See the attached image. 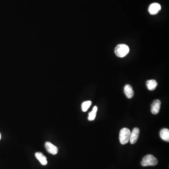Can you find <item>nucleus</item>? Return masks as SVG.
<instances>
[{
    "mask_svg": "<svg viewBox=\"0 0 169 169\" xmlns=\"http://www.w3.org/2000/svg\"><path fill=\"white\" fill-rule=\"evenodd\" d=\"M129 51V48L125 44H118L115 49V53L117 57L120 58L126 56L128 54Z\"/></svg>",
    "mask_w": 169,
    "mask_h": 169,
    "instance_id": "obj_1",
    "label": "nucleus"
},
{
    "mask_svg": "<svg viewBox=\"0 0 169 169\" xmlns=\"http://www.w3.org/2000/svg\"><path fill=\"white\" fill-rule=\"evenodd\" d=\"M158 164V160L152 155H148L144 157L141 162V164L143 167L156 166Z\"/></svg>",
    "mask_w": 169,
    "mask_h": 169,
    "instance_id": "obj_2",
    "label": "nucleus"
},
{
    "mask_svg": "<svg viewBox=\"0 0 169 169\" xmlns=\"http://www.w3.org/2000/svg\"><path fill=\"white\" fill-rule=\"evenodd\" d=\"M130 130L128 128H124L120 131L119 133V141L122 145L126 144L128 142L130 138Z\"/></svg>",
    "mask_w": 169,
    "mask_h": 169,
    "instance_id": "obj_3",
    "label": "nucleus"
},
{
    "mask_svg": "<svg viewBox=\"0 0 169 169\" xmlns=\"http://www.w3.org/2000/svg\"><path fill=\"white\" fill-rule=\"evenodd\" d=\"M45 148L49 153L55 155L58 153V148L50 142H46L45 144Z\"/></svg>",
    "mask_w": 169,
    "mask_h": 169,
    "instance_id": "obj_4",
    "label": "nucleus"
},
{
    "mask_svg": "<svg viewBox=\"0 0 169 169\" xmlns=\"http://www.w3.org/2000/svg\"><path fill=\"white\" fill-rule=\"evenodd\" d=\"M140 135V129L137 128H135L131 134L130 142L131 144H134L136 142Z\"/></svg>",
    "mask_w": 169,
    "mask_h": 169,
    "instance_id": "obj_5",
    "label": "nucleus"
},
{
    "mask_svg": "<svg viewBox=\"0 0 169 169\" xmlns=\"http://www.w3.org/2000/svg\"><path fill=\"white\" fill-rule=\"evenodd\" d=\"M161 101L159 100H156L153 102L151 104V111L152 114L156 115L159 113L161 107Z\"/></svg>",
    "mask_w": 169,
    "mask_h": 169,
    "instance_id": "obj_6",
    "label": "nucleus"
},
{
    "mask_svg": "<svg viewBox=\"0 0 169 169\" xmlns=\"http://www.w3.org/2000/svg\"><path fill=\"white\" fill-rule=\"evenodd\" d=\"M161 5L159 3H152L149 7V13L151 15L156 14L158 13V11L161 9Z\"/></svg>",
    "mask_w": 169,
    "mask_h": 169,
    "instance_id": "obj_7",
    "label": "nucleus"
},
{
    "mask_svg": "<svg viewBox=\"0 0 169 169\" xmlns=\"http://www.w3.org/2000/svg\"><path fill=\"white\" fill-rule=\"evenodd\" d=\"M124 92L126 97L129 99H131L134 96V90L132 89V87L130 84H126L124 86Z\"/></svg>",
    "mask_w": 169,
    "mask_h": 169,
    "instance_id": "obj_8",
    "label": "nucleus"
},
{
    "mask_svg": "<svg viewBox=\"0 0 169 169\" xmlns=\"http://www.w3.org/2000/svg\"><path fill=\"white\" fill-rule=\"evenodd\" d=\"M36 157L40 161L41 164L43 165H46L48 164L47 157L41 152H37L35 154Z\"/></svg>",
    "mask_w": 169,
    "mask_h": 169,
    "instance_id": "obj_9",
    "label": "nucleus"
},
{
    "mask_svg": "<svg viewBox=\"0 0 169 169\" xmlns=\"http://www.w3.org/2000/svg\"><path fill=\"white\" fill-rule=\"evenodd\" d=\"M160 135L162 140L165 142H169V130L168 129L164 128L161 130Z\"/></svg>",
    "mask_w": 169,
    "mask_h": 169,
    "instance_id": "obj_10",
    "label": "nucleus"
},
{
    "mask_svg": "<svg viewBox=\"0 0 169 169\" xmlns=\"http://www.w3.org/2000/svg\"><path fill=\"white\" fill-rule=\"evenodd\" d=\"M157 82L156 80H151L147 81L146 82L147 88L150 91H153L157 86Z\"/></svg>",
    "mask_w": 169,
    "mask_h": 169,
    "instance_id": "obj_11",
    "label": "nucleus"
},
{
    "mask_svg": "<svg viewBox=\"0 0 169 169\" xmlns=\"http://www.w3.org/2000/svg\"><path fill=\"white\" fill-rule=\"evenodd\" d=\"M97 109H98V108H97V106H94L92 111L89 112L88 114V119L89 121H93V120H95L96 115Z\"/></svg>",
    "mask_w": 169,
    "mask_h": 169,
    "instance_id": "obj_12",
    "label": "nucleus"
},
{
    "mask_svg": "<svg viewBox=\"0 0 169 169\" xmlns=\"http://www.w3.org/2000/svg\"><path fill=\"white\" fill-rule=\"evenodd\" d=\"M92 104L91 101H87L83 102L81 105L82 110L83 112H86Z\"/></svg>",
    "mask_w": 169,
    "mask_h": 169,
    "instance_id": "obj_13",
    "label": "nucleus"
},
{
    "mask_svg": "<svg viewBox=\"0 0 169 169\" xmlns=\"http://www.w3.org/2000/svg\"><path fill=\"white\" fill-rule=\"evenodd\" d=\"M1 138H2L1 134L0 133V140H1Z\"/></svg>",
    "mask_w": 169,
    "mask_h": 169,
    "instance_id": "obj_14",
    "label": "nucleus"
}]
</instances>
